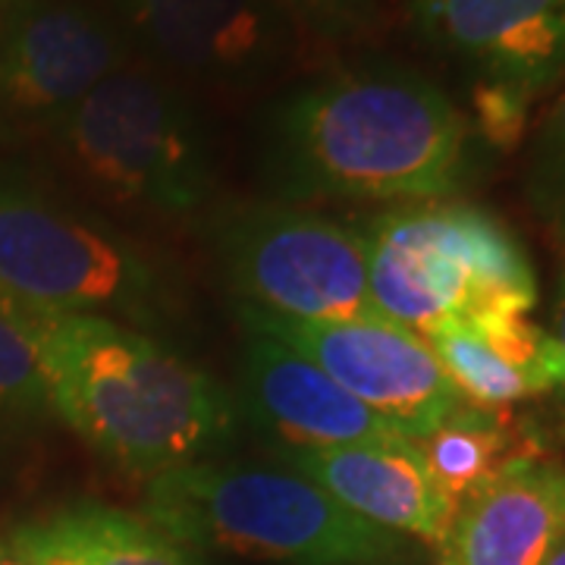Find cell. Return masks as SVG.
<instances>
[{
	"label": "cell",
	"instance_id": "9c48e42d",
	"mask_svg": "<svg viewBox=\"0 0 565 565\" xmlns=\"http://www.w3.org/2000/svg\"><path fill=\"white\" fill-rule=\"evenodd\" d=\"M405 29L471 82L490 139L565 85V0H405Z\"/></svg>",
	"mask_w": 565,
	"mask_h": 565
},
{
	"label": "cell",
	"instance_id": "6da1fadb",
	"mask_svg": "<svg viewBox=\"0 0 565 565\" xmlns=\"http://www.w3.org/2000/svg\"><path fill=\"white\" fill-rule=\"evenodd\" d=\"M252 161L274 202H452L478 161V126L422 70L364 54L330 63L264 104Z\"/></svg>",
	"mask_w": 565,
	"mask_h": 565
},
{
	"label": "cell",
	"instance_id": "ac0fdd59",
	"mask_svg": "<svg viewBox=\"0 0 565 565\" xmlns=\"http://www.w3.org/2000/svg\"><path fill=\"white\" fill-rule=\"evenodd\" d=\"M44 422H54L47 384L17 299L0 289V434L32 430Z\"/></svg>",
	"mask_w": 565,
	"mask_h": 565
},
{
	"label": "cell",
	"instance_id": "ffe728a7",
	"mask_svg": "<svg viewBox=\"0 0 565 565\" xmlns=\"http://www.w3.org/2000/svg\"><path fill=\"white\" fill-rule=\"evenodd\" d=\"M302 29L318 51L359 47L384 29V0H267Z\"/></svg>",
	"mask_w": 565,
	"mask_h": 565
},
{
	"label": "cell",
	"instance_id": "8992f818",
	"mask_svg": "<svg viewBox=\"0 0 565 565\" xmlns=\"http://www.w3.org/2000/svg\"><path fill=\"white\" fill-rule=\"evenodd\" d=\"M364 239L374 315L430 337L444 323L531 315L537 277L522 243L475 204L386 207L352 221Z\"/></svg>",
	"mask_w": 565,
	"mask_h": 565
},
{
	"label": "cell",
	"instance_id": "277c9868",
	"mask_svg": "<svg viewBox=\"0 0 565 565\" xmlns=\"http://www.w3.org/2000/svg\"><path fill=\"white\" fill-rule=\"evenodd\" d=\"M141 515L185 550L282 565H405L424 553V544L352 515L286 465H182L145 484Z\"/></svg>",
	"mask_w": 565,
	"mask_h": 565
},
{
	"label": "cell",
	"instance_id": "5bb4252c",
	"mask_svg": "<svg viewBox=\"0 0 565 565\" xmlns=\"http://www.w3.org/2000/svg\"><path fill=\"white\" fill-rule=\"evenodd\" d=\"M565 534V465L512 456L459 500L444 565H541Z\"/></svg>",
	"mask_w": 565,
	"mask_h": 565
},
{
	"label": "cell",
	"instance_id": "52a82bcc",
	"mask_svg": "<svg viewBox=\"0 0 565 565\" xmlns=\"http://www.w3.org/2000/svg\"><path fill=\"white\" fill-rule=\"evenodd\" d=\"M199 226L236 308L289 321L374 315L355 223L305 204L248 199L214 204Z\"/></svg>",
	"mask_w": 565,
	"mask_h": 565
},
{
	"label": "cell",
	"instance_id": "603a6c76",
	"mask_svg": "<svg viewBox=\"0 0 565 565\" xmlns=\"http://www.w3.org/2000/svg\"><path fill=\"white\" fill-rule=\"evenodd\" d=\"M541 565H565V534L556 541V544L550 546V553H546L544 563Z\"/></svg>",
	"mask_w": 565,
	"mask_h": 565
},
{
	"label": "cell",
	"instance_id": "7402d4cb",
	"mask_svg": "<svg viewBox=\"0 0 565 565\" xmlns=\"http://www.w3.org/2000/svg\"><path fill=\"white\" fill-rule=\"evenodd\" d=\"M0 565H29L25 559H22L20 553L13 550V546L7 544V537L0 534Z\"/></svg>",
	"mask_w": 565,
	"mask_h": 565
},
{
	"label": "cell",
	"instance_id": "9a60e30c",
	"mask_svg": "<svg viewBox=\"0 0 565 565\" xmlns=\"http://www.w3.org/2000/svg\"><path fill=\"white\" fill-rule=\"evenodd\" d=\"M462 403L505 408L556 393L563 381L559 349L550 330L527 315H487L444 323L424 337Z\"/></svg>",
	"mask_w": 565,
	"mask_h": 565
},
{
	"label": "cell",
	"instance_id": "7c38bea8",
	"mask_svg": "<svg viewBox=\"0 0 565 565\" xmlns=\"http://www.w3.org/2000/svg\"><path fill=\"white\" fill-rule=\"evenodd\" d=\"M236 405L262 430L274 456L403 437L311 359L248 327H243Z\"/></svg>",
	"mask_w": 565,
	"mask_h": 565
},
{
	"label": "cell",
	"instance_id": "4fadbf2b",
	"mask_svg": "<svg viewBox=\"0 0 565 565\" xmlns=\"http://www.w3.org/2000/svg\"><path fill=\"white\" fill-rule=\"evenodd\" d=\"M277 462L299 471L371 525L440 550L456 500L434 478L422 446L408 437L286 452Z\"/></svg>",
	"mask_w": 565,
	"mask_h": 565
},
{
	"label": "cell",
	"instance_id": "2e32d148",
	"mask_svg": "<svg viewBox=\"0 0 565 565\" xmlns=\"http://www.w3.org/2000/svg\"><path fill=\"white\" fill-rule=\"evenodd\" d=\"M29 565H195L192 553L145 515L73 503L3 531Z\"/></svg>",
	"mask_w": 565,
	"mask_h": 565
},
{
	"label": "cell",
	"instance_id": "e0dca14e",
	"mask_svg": "<svg viewBox=\"0 0 565 565\" xmlns=\"http://www.w3.org/2000/svg\"><path fill=\"white\" fill-rule=\"evenodd\" d=\"M422 452L434 478L456 500L481 487L512 456H509V427L497 408L462 403L434 434H427Z\"/></svg>",
	"mask_w": 565,
	"mask_h": 565
},
{
	"label": "cell",
	"instance_id": "ba28073f",
	"mask_svg": "<svg viewBox=\"0 0 565 565\" xmlns=\"http://www.w3.org/2000/svg\"><path fill=\"white\" fill-rule=\"evenodd\" d=\"M98 7L132 61L189 95H258L318 51L267 0H98Z\"/></svg>",
	"mask_w": 565,
	"mask_h": 565
},
{
	"label": "cell",
	"instance_id": "d6986e66",
	"mask_svg": "<svg viewBox=\"0 0 565 565\" xmlns=\"http://www.w3.org/2000/svg\"><path fill=\"white\" fill-rule=\"evenodd\" d=\"M525 202L553 245L565 252V85L527 141Z\"/></svg>",
	"mask_w": 565,
	"mask_h": 565
},
{
	"label": "cell",
	"instance_id": "44dd1931",
	"mask_svg": "<svg viewBox=\"0 0 565 565\" xmlns=\"http://www.w3.org/2000/svg\"><path fill=\"white\" fill-rule=\"evenodd\" d=\"M550 337H553V343L559 349V362H563V381H559V396H563L565 403V274L563 280H559V289H556V302H553V330H550Z\"/></svg>",
	"mask_w": 565,
	"mask_h": 565
},
{
	"label": "cell",
	"instance_id": "7a4b0ae2",
	"mask_svg": "<svg viewBox=\"0 0 565 565\" xmlns=\"http://www.w3.org/2000/svg\"><path fill=\"white\" fill-rule=\"evenodd\" d=\"M54 418L136 478L217 459L239 430V405L204 367L139 327L54 315L17 299Z\"/></svg>",
	"mask_w": 565,
	"mask_h": 565
},
{
	"label": "cell",
	"instance_id": "5b68a950",
	"mask_svg": "<svg viewBox=\"0 0 565 565\" xmlns=\"http://www.w3.org/2000/svg\"><path fill=\"white\" fill-rule=\"evenodd\" d=\"M0 289L54 315H95L161 337L185 321L182 280L104 214L0 163Z\"/></svg>",
	"mask_w": 565,
	"mask_h": 565
},
{
	"label": "cell",
	"instance_id": "3957f363",
	"mask_svg": "<svg viewBox=\"0 0 565 565\" xmlns=\"http://www.w3.org/2000/svg\"><path fill=\"white\" fill-rule=\"evenodd\" d=\"M44 145L102 211L148 226H192L217 195V154L195 95L129 61L63 117Z\"/></svg>",
	"mask_w": 565,
	"mask_h": 565
},
{
	"label": "cell",
	"instance_id": "30bf717a",
	"mask_svg": "<svg viewBox=\"0 0 565 565\" xmlns=\"http://www.w3.org/2000/svg\"><path fill=\"white\" fill-rule=\"evenodd\" d=\"M129 61L92 0H0V141L44 139Z\"/></svg>",
	"mask_w": 565,
	"mask_h": 565
},
{
	"label": "cell",
	"instance_id": "8fae6325",
	"mask_svg": "<svg viewBox=\"0 0 565 565\" xmlns=\"http://www.w3.org/2000/svg\"><path fill=\"white\" fill-rule=\"evenodd\" d=\"M248 330H262L327 371L345 393L377 412L403 437L422 444L462 405L422 333L381 315L337 321H289L236 308Z\"/></svg>",
	"mask_w": 565,
	"mask_h": 565
}]
</instances>
